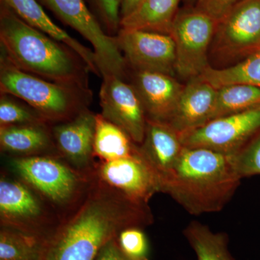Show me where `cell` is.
Returning <instances> with one entry per match:
<instances>
[{
    "mask_svg": "<svg viewBox=\"0 0 260 260\" xmlns=\"http://www.w3.org/2000/svg\"><path fill=\"white\" fill-rule=\"evenodd\" d=\"M183 1L185 2L187 6H194L199 0H183Z\"/></svg>",
    "mask_w": 260,
    "mask_h": 260,
    "instance_id": "cell-32",
    "label": "cell"
},
{
    "mask_svg": "<svg viewBox=\"0 0 260 260\" xmlns=\"http://www.w3.org/2000/svg\"><path fill=\"white\" fill-rule=\"evenodd\" d=\"M115 39L127 68L171 75L176 73L175 44L169 34L120 28Z\"/></svg>",
    "mask_w": 260,
    "mask_h": 260,
    "instance_id": "cell-10",
    "label": "cell"
},
{
    "mask_svg": "<svg viewBox=\"0 0 260 260\" xmlns=\"http://www.w3.org/2000/svg\"><path fill=\"white\" fill-rule=\"evenodd\" d=\"M44 210L31 190L18 181H0L2 226L11 228L47 239L41 230Z\"/></svg>",
    "mask_w": 260,
    "mask_h": 260,
    "instance_id": "cell-13",
    "label": "cell"
},
{
    "mask_svg": "<svg viewBox=\"0 0 260 260\" xmlns=\"http://www.w3.org/2000/svg\"><path fill=\"white\" fill-rule=\"evenodd\" d=\"M1 54L29 74L55 83L89 87L90 68L71 48L30 26L0 4Z\"/></svg>",
    "mask_w": 260,
    "mask_h": 260,
    "instance_id": "cell-2",
    "label": "cell"
},
{
    "mask_svg": "<svg viewBox=\"0 0 260 260\" xmlns=\"http://www.w3.org/2000/svg\"><path fill=\"white\" fill-rule=\"evenodd\" d=\"M99 92L102 115L119 126L137 145L144 140L147 118L133 85L115 75L103 77Z\"/></svg>",
    "mask_w": 260,
    "mask_h": 260,
    "instance_id": "cell-11",
    "label": "cell"
},
{
    "mask_svg": "<svg viewBox=\"0 0 260 260\" xmlns=\"http://www.w3.org/2000/svg\"><path fill=\"white\" fill-rule=\"evenodd\" d=\"M94 260H133L121 249L116 237L105 244Z\"/></svg>",
    "mask_w": 260,
    "mask_h": 260,
    "instance_id": "cell-30",
    "label": "cell"
},
{
    "mask_svg": "<svg viewBox=\"0 0 260 260\" xmlns=\"http://www.w3.org/2000/svg\"><path fill=\"white\" fill-rule=\"evenodd\" d=\"M242 0H199L194 5L197 9L209 15L217 22Z\"/></svg>",
    "mask_w": 260,
    "mask_h": 260,
    "instance_id": "cell-29",
    "label": "cell"
},
{
    "mask_svg": "<svg viewBox=\"0 0 260 260\" xmlns=\"http://www.w3.org/2000/svg\"><path fill=\"white\" fill-rule=\"evenodd\" d=\"M260 131V107L216 118L181 135L186 148H204L234 155Z\"/></svg>",
    "mask_w": 260,
    "mask_h": 260,
    "instance_id": "cell-7",
    "label": "cell"
},
{
    "mask_svg": "<svg viewBox=\"0 0 260 260\" xmlns=\"http://www.w3.org/2000/svg\"><path fill=\"white\" fill-rule=\"evenodd\" d=\"M183 234L198 260H234L229 250V237L225 233L212 232L208 225L192 221Z\"/></svg>",
    "mask_w": 260,
    "mask_h": 260,
    "instance_id": "cell-21",
    "label": "cell"
},
{
    "mask_svg": "<svg viewBox=\"0 0 260 260\" xmlns=\"http://www.w3.org/2000/svg\"><path fill=\"white\" fill-rule=\"evenodd\" d=\"M241 179L233 155L184 147L172 172L162 181V192L191 215L215 213L229 203Z\"/></svg>",
    "mask_w": 260,
    "mask_h": 260,
    "instance_id": "cell-3",
    "label": "cell"
},
{
    "mask_svg": "<svg viewBox=\"0 0 260 260\" xmlns=\"http://www.w3.org/2000/svg\"><path fill=\"white\" fill-rule=\"evenodd\" d=\"M12 167L25 183L56 205L71 203L81 187L78 173L50 157L16 158Z\"/></svg>",
    "mask_w": 260,
    "mask_h": 260,
    "instance_id": "cell-9",
    "label": "cell"
},
{
    "mask_svg": "<svg viewBox=\"0 0 260 260\" xmlns=\"http://www.w3.org/2000/svg\"><path fill=\"white\" fill-rule=\"evenodd\" d=\"M143 0H122L121 8V20L131 14Z\"/></svg>",
    "mask_w": 260,
    "mask_h": 260,
    "instance_id": "cell-31",
    "label": "cell"
},
{
    "mask_svg": "<svg viewBox=\"0 0 260 260\" xmlns=\"http://www.w3.org/2000/svg\"><path fill=\"white\" fill-rule=\"evenodd\" d=\"M98 174L101 181L140 204L148 205L154 194L162 191L160 177L140 148L133 156L102 161Z\"/></svg>",
    "mask_w": 260,
    "mask_h": 260,
    "instance_id": "cell-12",
    "label": "cell"
},
{
    "mask_svg": "<svg viewBox=\"0 0 260 260\" xmlns=\"http://www.w3.org/2000/svg\"><path fill=\"white\" fill-rule=\"evenodd\" d=\"M129 83L138 93L148 119L170 121L184 85L173 75L137 70H133Z\"/></svg>",
    "mask_w": 260,
    "mask_h": 260,
    "instance_id": "cell-14",
    "label": "cell"
},
{
    "mask_svg": "<svg viewBox=\"0 0 260 260\" xmlns=\"http://www.w3.org/2000/svg\"><path fill=\"white\" fill-rule=\"evenodd\" d=\"M218 23L194 6L179 10L170 35L175 44L176 73L181 78L194 79L209 68L208 52Z\"/></svg>",
    "mask_w": 260,
    "mask_h": 260,
    "instance_id": "cell-5",
    "label": "cell"
},
{
    "mask_svg": "<svg viewBox=\"0 0 260 260\" xmlns=\"http://www.w3.org/2000/svg\"><path fill=\"white\" fill-rule=\"evenodd\" d=\"M46 239L3 227L0 232V260H41Z\"/></svg>",
    "mask_w": 260,
    "mask_h": 260,
    "instance_id": "cell-23",
    "label": "cell"
},
{
    "mask_svg": "<svg viewBox=\"0 0 260 260\" xmlns=\"http://www.w3.org/2000/svg\"><path fill=\"white\" fill-rule=\"evenodd\" d=\"M153 220L148 205L101 181L76 213L48 236L41 260H94L121 231L143 229Z\"/></svg>",
    "mask_w": 260,
    "mask_h": 260,
    "instance_id": "cell-1",
    "label": "cell"
},
{
    "mask_svg": "<svg viewBox=\"0 0 260 260\" xmlns=\"http://www.w3.org/2000/svg\"><path fill=\"white\" fill-rule=\"evenodd\" d=\"M140 152L137 145L125 132L108 121L102 114H95L93 155L102 161L133 156Z\"/></svg>",
    "mask_w": 260,
    "mask_h": 260,
    "instance_id": "cell-19",
    "label": "cell"
},
{
    "mask_svg": "<svg viewBox=\"0 0 260 260\" xmlns=\"http://www.w3.org/2000/svg\"><path fill=\"white\" fill-rule=\"evenodd\" d=\"M37 1L91 44L102 77L110 75L121 77L124 75L126 61L118 47L115 37L109 36L103 29L85 0Z\"/></svg>",
    "mask_w": 260,
    "mask_h": 260,
    "instance_id": "cell-6",
    "label": "cell"
},
{
    "mask_svg": "<svg viewBox=\"0 0 260 260\" xmlns=\"http://www.w3.org/2000/svg\"><path fill=\"white\" fill-rule=\"evenodd\" d=\"M212 46L215 54L228 59L260 51V0H242L232 8L218 22Z\"/></svg>",
    "mask_w": 260,
    "mask_h": 260,
    "instance_id": "cell-8",
    "label": "cell"
},
{
    "mask_svg": "<svg viewBox=\"0 0 260 260\" xmlns=\"http://www.w3.org/2000/svg\"><path fill=\"white\" fill-rule=\"evenodd\" d=\"M51 131L47 124L1 126L0 145L8 153L30 155L39 153L53 144Z\"/></svg>",
    "mask_w": 260,
    "mask_h": 260,
    "instance_id": "cell-20",
    "label": "cell"
},
{
    "mask_svg": "<svg viewBox=\"0 0 260 260\" xmlns=\"http://www.w3.org/2000/svg\"><path fill=\"white\" fill-rule=\"evenodd\" d=\"M121 249L133 260H149L148 238L141 228L124 229L116 237Z\"/></svg>",
    "mask_w": 260,
    "mask_h": 260,
    "instance_id": "cell-28",
    "label": "cell"
},
{
    "mask_svg": "<svg viewBox=\"0 0 260 260\" xmlns=\"http://www.w3.org/2000/svg\"><path fill=\"white\" fill-rule=\"evenodd\" d=\"M95 18L107 34L115 37L120 30L122 0H88ZM93 15H95L94 14Z\"/></svg>",
    "mask_w": 260,
    "mask_h": 260,
    "instance_id": "cell-26",
    "label": "cell"
},
{
    "mask_svg": "<svg viewBox=\"0 0 260 260\" xmlns=\"http://www.w3.org/2000/svg\"><path fill=\"white\" fill-rule=\"evenodd\" d=\"M260 107V88L248 84H231L217 88L213 119Z\"/></svg>",
    "mask_w": 260,
    "mask_h": 260,
    "instance_id": "cell-24",
    "label": "cell"
},
{
    "mask_svg": "<svg viewBox=\"0 0 260 260\" xmlns=\"http://www.w3.org/2000/svg\"><path fill=\"white\" fill-rule=\"evenodd\" d=\"M233 160L242 179L260 174V131L244 148L233 155Z\"/></svg>",
    "mask_w": 260,
    "mask_h": 260,
    "instance_id": "cell-27",
    "label": "cell"
},
{
    "mask_svg": "<svg viewBox=\"0 0 260 260\" xmlns=\"http://www.w3.org/2000/svg\"><path fill=\"white\" fill-rule=\"evenodd\" d=\"M0 93L18 98L48 123L70 120L88 109L93 99L90 87L55 83L29 74L0 57Z\"/></svg>",
    "mask_w": 260,
    "mask_h": 260,
    "instance_id": "cell-4",
    "label": "cell"
},
{
    "mask_svg": "<svg viewBox=\"0 0 260 260\" xmlns=\"http://www.w3.org/2000/svg\"><path fill=\"white\" fill-rule=\"evenodd\" d=\"M217 88L196 78L189 80L169 124L180 135L189 133L212 120Z\"/></svg>",
    "mask_w": 260,
    "mask_h": 260,
    "instance_id": "cell-15",
    "label": "cell"
},
{
    "mask_svg": "<svg viewBox=\"0 0 260 260\" xmlns=\"http://www.w3.org/2000/svg\"><path fill=\"white\" fill-rule=\"evenodd\" d=\"M30 124H49L28 104L8 94L0 96V125H23Z\"/></svg>",
    "mask_w": 260,
    "mask_h": 260,
    "instance_id": "cell-25",
    "label": "cell"
},
{
    "mask_svg": "<svg viewBox=\"0 0 260 260\" xmlns=\"http://www.w3.org/2000/svg\"><path fill=\"white\" fill-rule=\"evenodd\" d=\"M140 148L162 184L175 167L184 146L181 135L169 123L148 119L144 140Z\"/></svg>",
    "mask_w": 260,
    "mask_h": 260,
    "instance_id": "cell-16",
    "label": "cell"
},
{
    "mask_svg": "<svg viewBox=\"0 0 260 260\" xmlns=\"http://www.w3.org/2000/svg\"><path fill=\"white\" fill-rule=\"evenodd\" d=\"M198 78L219 88L231 84H248L260 88V51L225 68L209 67Z\"/></svg>",
    "mask_w": 260,
    "mask_h": 260,
    "instance_id": "cell-22",
    "label": "cell"
},
{
    "mask_svg": "<svg viewBox=\"0 0 260 260\" xmlns=\"http://www.w3.org/2000/svg\"><path fill=\"white\" fill-rule=\"evenodd\" d=\"M95 114L88 109L73 119L56 123L51 130L53 140L61 153L75 164H86L93 155Z\"/></svg>",
    "mask_w": 260,
    "mask_h": 260,
    "instance_id": "cell-17",
    "label": "cell"
},
{
    "mask_svg": "<svg viewBox=\"0 0 260 260\" xmlns=\"http://www.w3.org/2000/svg\"><path fill=\"white\" fill-rule=\"evenodd\" d=\"M181 1L183 0H143L131 14L121 19L120 28L170 35Z\"/></svg>",
    "mask_w": 260,
    "mask_h": 260,
    "instance_id": "cell-18",
    "label": "cell"
}]
</instances>
